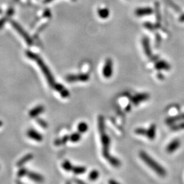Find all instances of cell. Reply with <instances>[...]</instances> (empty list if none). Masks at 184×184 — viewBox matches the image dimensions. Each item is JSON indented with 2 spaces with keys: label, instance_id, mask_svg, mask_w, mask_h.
I'll use <instances>...</instances> for the list:
<instances>
[{
  "label": "cell",
  "instance_id": "cell-1",
  "mask_svg": "<svg viewBox=\"0 0 184 184\" xmlns=\"http://www.w3.org/2000/svg\"><path fill=\"white\" fill-rule=\"evenodd\" d=\"M97 123H98V130L100 134L101 142L102 145V155L104 158L108 160L111 156L109 153V148H110L111 139L106 133L105 131V125H104V119L103 116H99L97 119Z\"/></svg>",
  "mask_w": 184,
  "mask_h": 184
},
{
  "label": "cell",
  "instance_id": "cell-2",
  "mask_svg": "<svg viewBox=\"0 0 184 184\" xmlns=\"http://www.w3.org/2000/svg\"><path fill=\"white\" fill-rule=\"evenodd\" d=\"M26 55L30 59L34 60L35 62H36V63L38 65V66L40 67V68L42 72H43V73L44 74V75L45 76L48 85H49L51 87L53 88L55 84L56 83L55 81V78L54 77H53L52 73H51L50 70L48 69V67L45 64V63L43 62V60L40 57L39 55H38L33 52H32V51H27Z\"/></svg>",
  "mask_w": 184,
  "mask_h": 184
},
{
  "label": "cell",
  "instance_id": "cell-3",
  "mask_svg": "<svg viewBox=\"0 0 184 184\" xmlns=\"http://www.w3.org/2000/svg\"><path fill=\"white\" fill-rule=\"evenodd\" d=\"M139 156L141 158V160L147 165V166L155 171L158 175L161 177H164L166 174V170L163 168L161 165L158 164V163L153 159L147 153H145V151H142L139 153Z\"/></svg>",
  "mask_w": 184,
  "mask_h": 184
},
{
  "label": "cell",
  "instance_id": "cell-4",
  "mask_svg": "<svg viewBox=\"0 0 184 184\" xmlns=\"http://www.w3.org/2000/svg\"><path fill=\"white\" fill-rule=\"evenodd\" d=\"M10 24L12 25V26L17 30L18 33L23 37V39L26 41L28 45L32 46L33 45V40H32L31 37L29 36V35L25 32V30H24V29H23L18 23L15 21H10Z\"/></svg>",
  "mask_w": 184,
  "mask_h": 184
},
{
  "label": "cell",
  "instance_id": "cell-5",
  "mask_svg": "<svg viewBox=\"0 0 184 184\" xmlns=\"http://www.w3.org/2000/svg\"><path fill=\"white\" fill-rule=\"evenodd\" d=\"M89 75L87 73H81L79 74H70L66 76V81L69 83H74L80 81V82H87L89 79Z\"/></svg>",
  "mask_w": 184,
  "mask_h": 184
},
{
  "label": "cell",
  "instance_id": "cell-6",
  "mask_svg": "<svg viewBox=\"0 0 184 184\" xmlns=\"http://www.w3.org/2000/svg\"><path fill=\"white\" fill-rule=\"evenodd\" d=\"M113 74V62L112 59L108 58L107 59L102 68V74L106 78H111Z\"/></svg>",
  "mask_w": 184,
  "mask_h": 184
},
{
  "label": "cell",
  "instance_id": "cell-7",
  "mask_svg": "<svg viewBox=\"0 0 184 184\" xmlns=\"http://www.w3.org/2000/svg\"><path fill=\"white\" fill-rule=\"evenodd\" d=\"M150 98V94L147 93H140L135 95L134 97H132L131 101L134 105H139L142 102L146 101Z\"/></svg>",
  "mask_w": 184,
  "mask_h": 184
},
{
  "label": "cell",
  "instance_id": "cell-8",
  "mask_svg": "<svg viewBox=\"0 0 184 184\" xmlns=\"http://www.w3.org/2000/svg\"><path fill=\"white\" fill-rule=\"evenodd\" d=\"M153 10L150 7H143V8H136L134 11L136 16L139 17H145V16H149L153 14Z\"/></svg>",
  "mask_w": 184,
  "mask_h": 184
},
{
  "label": "cell",
  "instance_id": "cell-9",
  "mask_svg": "<svg viewBox=\"0 0 184 184\" xmlns=\"http://www.w3.org/2000/svg\"><path fill=\"white\" fill-rule=\"evenodd\" d=\"M142 45H143V50L144 51H145V55L150 58L152 57L153 54H152V51H151V49L150 42L147 37H144L143 40H142Z\"/></svg>",
  "mask_w": 184,
  "mask_h": 184
},
{
  "label": "cell",
  "instance_id": "cell-10",
  "mask_svg": "<svg viewBox=\"0 0 184 184\" xmlns=\"http://www.w3.org/2000/svg\"><path fill=\"white\" fill-rule=\"evenodd\" d=\"M180 146H181L180 141H179V139H174L167 145L166 150L167 151V153H173L176 150H177L180 147Z\"/></svg>",
  "mask_w": 184,
  "mask_h": 184
},
{
  "label": "cell",
  "instance_id": "cell-11",
  "mask_svg": "<svg viewBox=\"0 0 184 184\" xmlns=\"http://www.w3.org/2000/svg\"><path fill=\"white\" fill-rule=\"evenodd\" d=\"M182 121H184V113L179 114V115H177L173 116V117H168L166 121H165V122H166L167 125H171L172 124H173V123L182 122Z\"/></svg>",
  "mask_w": 184,
  "mask_h": 184
},
{
  "label": "cell",
  "instance_id": "cell-12",
  "mask_svg": "<svg viewBox=\"0 0 184 184\" xmlns=\"http://www.w3.org/2000/svg\"><path fill=\"white\" fill-rule=\"evenodd\" d=\"M27 136L28 137H29L30 139L34 140V141H38V142H41L43 141V135L41 134H40L38 132L36 131L33 129H30L27 131Z\"/></svg>",
  "mask_w": 184,
  "mask_h": 184
},
{
  "label": "cell",
  "instance_id": "cell-13",
  "mask_svg": "<svg viewBox=\"0 0 184 184\" xmlns=\"http://www.w3.org/2000/svg\"><path fill=\"white\" fill-rule=\"evenodd\" d=\"M155 67L158 70L169 71L171 69V66L169 63L164 60H160L155 64Z\"/></svg>",
  "mask_w": 184,
  "mask_h": 184
},
{
  "label": "cell",
  "instance_id": "cell-14",
  "mask_svg": "<svg viewBox=\"0 0 184 184\" xmlns=\"http://www.w3.org/2000/svg\"><path fill=\"white\" fill-rule=\"evenodd\" d=\"M44 111H45V107L43 105H39L36 106L33 109H32V110L29 111V115L30 117L32 118L37 117L38 115L43 113Z\"/></svg>",
  "mask_w": 184,
  "mask_h": 184
},
{
  "label": "cell",
  "instance_id": "cell-15",
  "mask_svg": "<svg viewBox=\"0 0 184 184\" xmlns=\"http://www.w3.org/2000/svg\"><path fill=\"white\" fill-rule=\"evenodd\" d=\"M27 175L30 179L33 180L36 182H43L45 180V179L41 174H39L36 173H34V172H28Z\"/></svg>",
  "mask_w": 184,
  "mask_h": 184
},
{
  "label": "cell",
  "instance_id": "cell-16",
  "mask_svg": "<svg viewBox=\"0 0 184 184\" xmlns=\"http://www.w3.org/2000/svg\"><path fill=\"white\" fill-rule=\"evenodd\" d=\"M147 137L150 140H153L156 136V125L155 124H151L150 127L147 130Z\"/></svg>",
  "mask_w": 184,
  "mask_h": 184
},
{
  "label": "cell",
  "instance_id": "cell-17",
  "mask_svg": "<svg viewBox=\"0 0 184 184\" xmlns=\"http://www.w3.org/2000/svg\"><path fill=\"white\" fill-rule=\"evenodd\" d=\"M34 155L33 154H32V153H29V154H27L26 155H25L24 157H23L20 160H18L17 166H22L23 165H24L25 163H27L28 161H30V160H32L33 159Z\"/></svg>",
  "mask_w": 184,
  "mask_h": 184
},
{
  "label": "cell",
  "instance_id": "cell-18",
  "mask_svg": "<svg viewBox=\"0 0 184 184\" xmlns=\"http://www.w3.org/2000/svg\"><path fill=\"white\" fill-rule=\"evenodd\" d=\"M97 15H98L100 18H102V19H106L110 15V12H109L108 9L106 8H99L98 10H97Z\"/></svg>",
  "mask_w": 184,
  "mask_h": 184
},
{
  "label": "cell",
  "instance_id": "cell-19",
  "mask_svg": "<svg viewBox=\"0 0 184 184\" xmlns=\"http://www.w3.org/2000/svg\"><path fill=\"white\" fill-rule=\"evenodd\" d=\"M70 141V136L68 135H65L61 139H56L54 143L56 146H60L62 145H65L67 142Z\"/></svg>",
  "mask_w": 184,
  "mask_h": 184
},
{
  "label": "cell",
  "instance_id": "cell-20",
  "mask_svg": "<svg viewBox=\"0 0 184 184\" xmlns=\"http://www.w3.org/2000/svg\"><path fill=\"white\" fill-rule=\"evenodd\" d=\"M171 130L172 131H179L184 130V121L179 122L178 123H173L171 125Z\"/></svg>",
  "mask_w": 184,
  "mask_h": 184
},
{
  "label": "cell",
  "instance_id": "cell-21",
  "mask_svg": "<svg viewBox=\"0 0 184 184\" xmlns=\"http://www.w3.org/2000/svg\"><path fill=\"white\" fill-rule=\"evenodd\" d=\"M88 128H89V127H88L87 123L86 122H80L78 124L77 130H78V132H80L81 134L85 133V132L88 130Z\"/></svg>",
  "mask_w": 184,
  "mask_h": 184
},
{
  "label": "cell",
  "instance_id": "cell-22",
  "mask_svg": "<svg viewBox=\"0 0 184 184\" xmlns=\"http://www.w3.org/2000/svg\"><path fill=\"white\" fill-rule=\"evenodd\" d=\"M107 160H108V162L110 163V164H111L112 166L115 167H119L121 166V161L117 158L111 155L110 158Z\"/></svg>",
  "mask_w": 184,
  "mask_h": 184
},
{
  "label": "cell",
  "instance_id": "cell-23",
  "mask_svg": "<svg viewBox=\"0 0 184 184\" xmlns=\"http://www.w3.org/2000/svg\"><path fill=\"white\" fill-rule=\"evenodd\" d=\"M81 139V135L79 132H74L71 135H70V141H71L72 143H77L80 141Z\"/></svg>",
  "mask_w": 184,
  "mask_h": 184
},
{
  "label": "cell",
  "instance_id": "cell-24",
  "mask_svg": "<svg viewBox=\"0 0 184 184\" xmlns=\"http://www.w3.org/2000/svg\"><path fill=\"white\" fill-rule=\"evenodd\" d=\"M72 171L75 174H82L87 171V169L85 166H73Z\"/></svg>",
  "mask_w": 184,
  "mask_h": 184
},
{
  "label": "cell",
  "instance_id": "cell-25",
  "mask_svg": "<svg viewBox=\"0 0 184 184\" xmlns=\"http://www.w3.org/2000/svg\"><path fill=\"white\" fill-rule=\"evenodd\" d=\"M99 176H100L99 171H97V170H93V171H92L89 173V175H88V177H89V179L91 181H95L99 177Z\"/></svg>",
  "mask_w": 184,
  "mask_h": 184
},
{
  "label": "cell",
  "instance_id": "cell-26",
  "mask_svg": "<svg viewBox=\"0 0 184 184\" xmlns=\"http://www.w3.org/2000/svg\"><path fill=\"white\" fill-rule=\"evenodd\" d=\"M62 166L63 169H64L66 171H73V166L71 164V162L68 161V160H65V161L62 163Z\"/></svg>",
  "mask_w": 184,
  "mask_h": 184
},
{
  "label": "cell",
  "instance_id": "cell-27",
  "mask_svg": "<svg viewBox=\"0 0 184 184\" xmlns=\"http://www.w3.org/2000/svg\"><path fill=\"white\" fill-rule=\"evenodd\" d=\"M155 13H156V18L158 20V23L156 25H160V23L161 21V12L160 10V5L158 2H156L155 4Z\"/></svg>",
  "mask_w": 184,
  "mask_h": 184
},
{
  "label": "cell",
  "instance_id": "cell-28",
  "mask_svg": "<svg viewBox=\"0 0 184 184\" xmlns=\"http://www.w3.org/2000/svg\"><path fill=\"white\" fill-rule=\"evenodd\" d=\"M164 1H166V3L171 7V8L174 9V10L176 12H180L181 11L180 7L178 6L175 3H174L173 1H171V0H164Z\"/></svg>",
  "mask_w": 184,
  "mask_h": 184
},
{
  "label": "cell",
  "instance_id": "cell-29",
  "mask_svg": "<svg viewBox=\"0 0 184 184\" xmlns=\"http://www.w3.org/2000/svg\"><path fill=\"white\" fill-rule=\"evenodd\" d=\"M135 133L139 135H142V136H147V130L143 128H138L135 130Z\"/></svg>",
  "mask_w": 184,
  "mask_h": 184
},
{
  "label": "cell",
  "instance_id": "cell-30",
  "mask_svg": "<svg viewBox=\"0 0 184 184\" xmlns=\"http://www.w3.org/2000/svg\"><path fill=\"white\" fill-rule=\"evenodd\" d=\"M36 121H37V122H38V123L39 124V125H40L41 127L44 128H46L48 127L47 123H46L45 120H43V119L37 118Z\"/></svg>",
  "mask_w": 184,
  "mask_h": 184
},
{
  "label": "cell",
  "instance_id": "cell-31",
  "mask_svg": "<svg viewBox=\"0 0 184 184\" xmlns=\"http://www.w3.org/2000/svg\"><path fill=\"white\" fill-rule=\"evenodd\" d=\"M53 88H54V89L59 93L62 92V91L65 89L64 86L62 85V84H60V83H55Z\"/></svg>",
  "mask_w": 184,
  "mask_h": 184
},
{
  "label": "cell",
  "instance_id": "cell-32",
  "mask_svg": "<svg viewBox=\"0 0 184 184\" xmlns=\"http://www.w3.org/2000/svg\"><path fill=\"white\" fill-rule=\"evenodd\" d=\"M28 171L26 169H25V168H21L18 172V177H23L24 175H26Z\"/></svg>",
  "mask_w": 184,
  "mask_h": 184
},
{
  "label": "cell",
  "instance_id": "cell-33",
  "mask_svg": "<svg viewBox=\"0 0 184 184\" xmlns=\"http://www.w3.org/2000/svg\"><path fill=\"white\" fill-rule=\"evenodd\" d=\"M14 14H15V9L12 8V7H10V8H8V10H6V15L7 17H10L12 15H14Z\"/></svg>",
  "mask_w": 184,
  "mask_h": 184
},
{
  "label": "cell",
  "instance_id": "cell-34",
  "mask_svg": "<svg viewBox=\"0 0 184 184\" xmlns=\"http://www.w3.org/2000/svg\"><path fill=\"white\" fill-rule=\"evenodd\" d=\"M60 95H61V96L63 97V98H66V97H68L70 96V92L69 91L67 90V89H65L62 91V92L59 93Z\"/></svg>",
  "mask_w": 184,
  "mask_h": 184
},
{
  "label": "cell",
  "instance_id": "cell-35",
  "mask_svg": "<svg viewBox=\"0 0 184 184\" xmlns=\"http://www.w3.org/2000/svg\"><path fill=\"white\" fill-rule=\"evenodd\" d=\"M144 27L149 30H151V31H153V30L155 28V27L152 24V23L149 22H146L144 23Z\"/></svg>",
  "mask_w": 184,
  "mask_h": 184
},
{
  "label": "cell",
  "instance_id": "cell-36",
  "mask_svg": "<svg viewBox=\"0 0 184 184\" xmlns=\"http://www.w3.org/2000/svg\"><path fill=\"white\" fill-rule=\"evenodd\" d=\"M43 17L45 18H49L51 17V12L49 9H45V10L43 12Z\"/></svg>",
  "mask_w": 184,
  "mask_h": 184
},
{
  "label": "cell",
  "instance_id": "cell-37",
  "mask_svg": "<svg viewBox=\"0 0 184 184\" xmlns=\"http://www.w3.org/2000/svg\"><path fill=\"white\" fill-rule=\"evenodd\" d=\"M7 20H8L7 19V17L0 18V29L4 26V25H5V23H6Z\"/></svg>",
  "mask_w": 184,
  "mask_h": 184
},
{
  "label": "cell",
  "instance_id": "cell-38",
  "mask_svg": "<svg viewBox=\"0 0 184 184\" xmlns=\"http://www.w3.org/2000/svg\"><path fill=\"white\" fill-rule=\"evenodd\" d=\"M179 21L180 22H181V23H184V14H183V15H181L180 17H179Z\"/></svg>",
  "mask_w": 184,
  "mask_h": 184
},
{
  "label": "cell",
  "instance_id": "cell-39",
  "mask_svg": "<svg viewBox=\"0 0 184 184\" xmlns=\"http://www.w3.org/2000/svg\"><path fill=\"white\" fill-rule=\"evenodd\" d=\"M109 183H115V184H118L119 183L118 182H117V181H114V180H111V181H109Z\"/></svg>",
  "mask_w": 184,
  "mask_h": 184
},
{
  "label": "cell",
  "instance_id": "cell-40",
  "mask_svg": "<svg viewBox=\"0 0 184 184\" xmlns=\"http://www.w3.org/2000/svg\"><path fill=\"white\" fill-rule=\"evenodd\" d=\"M130 107H131V106H130V104L128 106H127V107H126V111H129L130 110Z\"/></svg>",
  "mask_w": 184,
  "mask_h": 184
},
{
  "label": "cell",
  "instance_id": "cell-41",
  "mask_svg": "<svg viewBox=\"0 0 184 184\" xmlns=\"http://www.w3.org/2000/svg\"><path fill=\"white\" fill-rule=\"evenodd\" d=\"M52 1H53V0H45L44 2H45V3H49V2Z\"/></svg>",
  "mask_w": 184,
  "mask_h": 184
},
{
  "label": "cell",
  "instance_id": "cell-42",
  "mask_svg": "<svg viewBox=\"0 0 184 184\" xmlns=\"http://www.w3.org/2000/svg\"><path fill=\"white\" fill-rule=\"evenodd\" d=\"M2 124H3V123H2V122H1V121H0V127L1 126Z\"/></svg>",
  "mask_w": 184,
  "mask_h": 184
},
{
  "label": "cell",
  "instance_id": "cell-43",
  "mask_svg": "<svg viewBox=\"0 0 184 184\" xmlns=\"http://www.w3.org/2000/svg\"><path fill=\"white\" fill-rule=\"evenodd\" d=\"M2 13V10L1 8H0V14H1Z\"/></svg>",
  "mask_w": 184,
  "mask_h": 184
}]
</instances>
